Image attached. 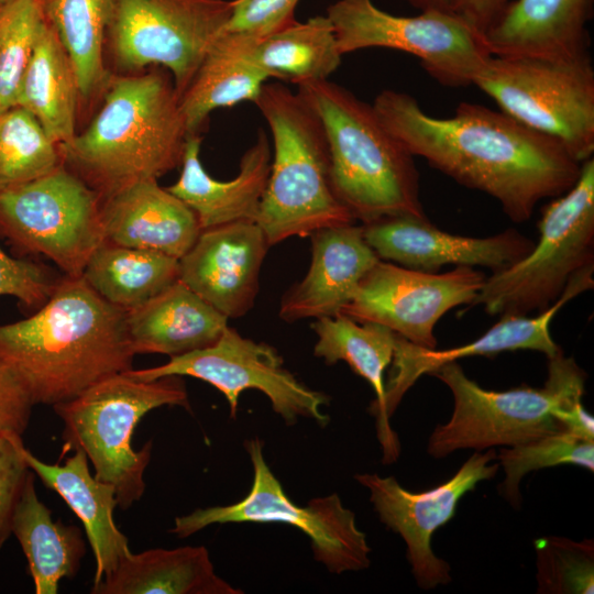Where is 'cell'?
Returning a JSON list of instances; mask_svg holds the SVG:
<instances>
[{"mask_svg":"<svg viewBox=\"0 0 594 594\" xmlns=\"http://www.w3.org/2000/svg\"><path fill=\"white\" fill-rule=\"evenodd\" d=\"M34 406L15 373L0 360V436L26 430Z\"/></svg>","mask_w":594,"mask_h":594,"instance_id":"cell-41","label":"cell"},{"mask_svg":"<svg viewBox=\"0 0 594 594\" xmlns=\"http://www.w3.org/2000/svg\"><path fill=\"white\" fill-rule=\"evenodd\" d=\"M326 15L342 55L373 47L406 52L449 87L473 85L492 56L483 35L452 11L424 10L400 16L372 0H337Z\"/></svg>","mask_w":594,"mask_h":594,"instance_id":"cell-11","label":"cell"},{"mask_svg":"<svg viewBox=\"0 0 594 594\" xmlns=\"http://www.w3.org/2000/svg\"><path fill=\"white\" fill-rule=\"evenodd\" d=\"M229 0H113L106 46L117 68H166L180 97L232 14Z\"/></svg>","mask_w":594,"mask_h":594,"instance_id":"cell-13","label":"cell"},{"mask_svg":"<svg viewBox=\"0 0 594 594\" xmlns=\"http://www.w3.org/2000/svg\"><path fill=\"white\" fill-rule=\"evenodd\" d=\"M81 276L103 299L128 311L178 280L179 262L162 253L103 241Z\"/></svg>","mask_w":594,"mask_h":594,"instance_id":"cell-31","label":"cell"},{"mask_svg":"<svg viewBox=\"0 0 594 594\" xmlns=\"http://www.w3.org/2000/svg\"><path fill=\"white\" fill-rule=\"evenodd\" d=\"M244 447L253 466L248 495L235 504L198 508L176 517L172 534L187 538L215 524H285L306 534L314 558L330 573L358 572L370 566L366 535L338 494L314 498L306 506L297 505L267 465L263 442L254 438L245 441Z\"/></svg>","mask_w":594,"mask_h":594,"instance_id":"cell-10","label":"cell"},{"mask_svg":"<svg viewBox=\"0 0 594 594\" xmlns=\"http://www.w3.org/2000/svg\"><path fill=\"white\" fill-rule=\"evenodd\" d=\"M494 448L474 452L448 481L424 492L404 488L394 476L375 473L354 479L370 492V502L381 522L406 543V558L417 585L432 590L451 582L450 564L437 557L431 540L436 530L455 515L460 499L499 469Z\"/></svg>","mask_w":594,"mask_h":594,"instance_id":"cell-16","label":"cell"},{"mask_svg":"<svg viewBox=\"0 0 594 594\" xmlns=\"http://www.w3.org/2000/svg\"><path fill=\"white\" fill-rule=\"evenodd\" d=\"M254 103L273 139V161L256 223L270 245L354 223L334 194L323 124L297 91L264 84Z\"/></svg>","mask_w":594,"mask_h":594,"instance_id":"cell-5","label":"cell"},{"mask_svg":"<svg viewBox=\"0 0 594 594\" xmlns=\"http://www.w3.org/2000/svg\"><path fill=\"white\" fill-rule=\"evenodd\" d=\"M140 381L177 375L205 381L226 397L230 416L235 418L239 398L243 391L257 389L271 402L273 410L287 425L298 418H308L324 426L329 417L321 408L329 403L326 394L301 383L284 365L275 348L242 337L227 326L211 345L179 356L155 367L125 372Z\"/></svg>","mask_w":594,"mask_h":594,"instance_id":"cell-14","label":"cell"},{"mask_svg":"<svg viewBox=\"0 0 594 594\" xmlns=\"http://www.w3.org/2000/svg\"><path fill=\"white\" fill-rule=\"evenodd\" d=\"M270 246L253 221L204 229L178 260V279L228 319L240 318L254 306Z\"/></svg>","mask_w":594,"mask_h":594,"instance_id":"cell-19","label":"cell"},{"mask_svg":"<svg viewBox=\"0 0 594 594\" xmlns=\"http://www.w3.org/2000/svg\"><path fill=\"white\" fill-rule=\"evenodd\" d=\"M12 534L26 557L36 594H57L61 580L78 572L86 552L81 532L52 518L36 495L32 471L15 507Z\"/></svg>","mask_w":594,"mask_h":594,"instance_id":"cell-30","label":"cell"},{"mask_svg":"<svg viewBox=\"0 0 594 594\" xmlns=\"http://www.w3.org/2000/svg\"><path fill=\"white\" fill-rule=\"evenodd\" d=\"M105 241L180 258L201 229L195 212L157 179L130 184L101 199Z\"/></svg>","mask_w":594,"mask_h":594,"instance_id":"cell-21","label":"cell"},{"mask_svg":"<svg viewBox=\"0 0 594 594\" xmlns=\"http://www.w3.org/2000/svg\"><path fill=\"white\" fill-rule=\"evenodd\" d=\"M453 396L451 418L429 437L427 452L443 459L457 450L484 451L512 447L562 430L556 408L582 403L586 374L562 350L548 359L542 387H515L496 392L469 378L461 365L450 362L432 373Z\"/></svg>","mask_w":594,"mask_h":594,"instance_id":"cell-6","label":"cell"},{"mask_svg":"<svg viewBox=\"0 0 594 594\" xmlns=\"http://www.w3.org/2000/svg\"><path fill=\"white\" fill-rule=\"evenodd\" d=\"M594 0H515L483 34L493 56L562 58L588 53Z\"/></svg>","mask_w":594,"mask_h":594,"instance_id":"cell-23","label":"cell"},{"mask_svg":"<svg viewBox=\"0 0 594 594\" xmlns=\"http://www.w3.org/2000/svg\"><path fill=\"white\" fill-rule=\"evenodd\" d=\"M305 277L286 290L278 316L286 322L333 317L348 305L361 280L381 260L354 223L314 231Z\"/></svg>","mask_w":594,"mask_h":594,"instance_id":"cell-20","label":"cell"},{"mask_svg":"<svg viewBox=\"0 0 594 594\" xmlns=\"http://www.w3.org/2000/svg\"><path fill=\"white\" fill-rule=\"evenodd\" d=\"M362 228L381 260L424 272H438L446 265L497 272L521 260L535 245L515 229L487 238L465 237L438 229L427 217H387Z\"/></svg>","mask_w":594,"mask_h":594,"instance_id":"cell-18","label":"cell"},{"mask_svg":"<svg viewBox=\"0 0 594 594\" xmlns=\"http://www.w3.org/2000/svg\"><path fill=\"white\" fill-rule=\"evenodd\" d=\"M45 23L41 0L0 4V113L16 107L20 85Z\"/></svg>","mask_w":594,"mask_h":594,"instance_id":"cell-36","label":"cell"},{"mask_svg":"<svg viewBox=\"0 0 594 594\" xmlns=\"http://www.w3.org/2000/svg\"><path fill=\"white\" fill-rule=\"evenodd\" d=\"M4 1H7V0H0V4H1L2 2H4Z\"/></svg>","mask_w":594,"mask_h":594,"instance_id":"cell-44","label":"cell"},{"mask_svg":"<svg viewBox=\"0 0 594 594\" xmlns=\"http://www.w3.org/2000/svg\"><path fill=\"white\" fill-rule=\"evenodd\" d=\"M62 164L58 144L28 110L16 106L0 113V193Z\"/></svg>","mask_w":594,"mask_h":594,"instance_id":"cell-34","label":"cell"},{"mask_svg":"<svg viewBox=\"0 0 594 594\" xmlns=\"http://www.w3.org/2000/svg\"><path fill=\"white\" fill-rule=\"evenodd\" d=\"M59 279L32 261L15 258L0 246V296L15 297L25 307H41Z\"/></svg>","mask_w":594,"mask_h":594,"instance_id":"cell-39","label":"cell"},{"mask_svg":"<svg viewBox=\"0 0 594 594\" xmlns=\"http://www.w3.org/2000/svg\"><path fill=\"white\" fill-rule=\"evenodd\" d=\"M92 594H242L220 578L204 546L130 552Z\"/></svg>","mask_w":594,"mask_h":594,"instance_id":"cell-27","label":"cell"},{"mask_svg":"<svg viewBox=\"0 0 594 594\" xmlns=\"http://www.w3.org/2000/svg\"><path fill=\"white\" fill-rule=\"evenodd\" d=\"M538 243L516 263L493 272L472 302L491 315L543 311L569 279L594 264V158L584 161L576 183L541 210Z\"/></svg>","mask_w":594,"mask_h":594,"instance_id":"cell-8","label":"cell"},{"mask_svg":"<svg viewBox=\"0 0 594 594\" xmlns=\"http://www.w3.org/2000/svg\"><path fill=\"white\" fill-rule=\"evenodd\" d=\"M127 311L80 277L59 279L31 317L0 324V360L34 405L55 406L97 382L132 369Z\"/></svg>","mask_w":594,"mask_h":594,"instance_id":"cell-2","label":"cell"},{"mask_svg":"<svg viewBox=\"0 0 594 594\" xmlns=\"http://www.w3.org/2000/svg\"><path fill=\"white\" fill-rule=\"evenodd\" d=\"M372 105L414 156L490 195L514 222L529 220L540 200L564 194L580 176L582 163L557 140L501 110L461 102L452 117L436 118L413 96L391 89Z\"/></svg>","mask_w":594,"mask_h":594,"instance_id":"cell-1","label":"cell"},{"mask_svg":"<svg viewBox=\"0 0 594 594\" xmlns=\"http://www.w3.org/2000/svg\"><path fill=\"white\" fill-rule=\"evenodd\" d=\"M21 437L0 436V550L12 534L15 507L31 472L21 452Z\"/></svg>","mask_w":594,"mask_h":594,"instance_id":"cell-40","label":"cell"},{"mask_svg":"<svg viewBox=\"0 0 594 594\" xmlns=\"http://www.w3.org/2000/svg\"><path fill=\"white\" fill-rule=\"evenodd\" d=\"M299 0H233L223 31L260 40L295 22Z\"/></svg>","mask_w":594,"mask_h":594,"instance_id":"cell-38","label":"cell"},{"mask_svg":"<svg viewBox=\"0 0 594 594\" xmlns=\"http://www.w3.org/2000/svg\"><path fill=\"white\" fill-rule=\"evenodd\" d=\"M508 2V0H453L452 12L483 35Z\"/></svg>","mask_w":594,"mask_h":594,"instance_id":"cell-42","label":"cell"},{"mask_svg":"<svg viewBox=\"0 0 594 594\" xmlns=\"http://www.w3.org/2000/svg\"><path fill=\"white\" fill-rule=\"evenodd\" d=\"M254 41L222 31L210 46L179 97L189 135H200L215 109L256 100L270 77L250 56Z\"/></svg>","mask_w":594,"mask_h":594,"instance_id":"cell-28","label":"cell"},{"mask_svg":"<svg viewBox=\"0 0 594 594\" xmlns=\"http://www.w3.org/2000/svg\"><path fill=\"white\" fill-rule=\"evenodd\" d=\"M79 98L73 63L46 21L20 85L16 106L28 110L47 136L61 145L76 134Z\"/></svg>","mask_w":594,"mask_h":594,"instance_id":"cell-29","label":"cell"},{"mask_svg":"<svg viewBox=\"0 0 594 594\" xmlns=\"http://www.w3.org/2000/svg\"><path fill=\"white\" fill-rule=\"evenodd\" d=\"M311 328L317 334L314 348L317 358L330 365L345 362L372 386L375 399L369 410L376 418L383 462L393 463L399 455L400 446L385 410L384 373L393 360L396 333L381 323L358 322L342 314L318 318Z\"/></svg>","mask_w":594,"mask_h":594,"instance_id":"cell-26","label":"cell"},{"mask_svg":"<svg viewBox=\"0 0 594 594\" xmlns=\"http://www.w3.org/2000/svg\"><path fill=\"white\" fill-rule=\"evenodd\" d=\"M100 110L81 133L58 145L63 164L101 199L182 165L189 136L168 75H109Z\"/></svg>","mask_w":594,"mask_h":594,"instance_id":"cell-3","label":"cell"},{"mask_svg":"<svg viewBox=\"0 0 594 594\" xmlns=\"http://www.w3.org/2000/svg\"><path fill=\"white\" fill-rule=\"evenodd\" d=\"M0 235L16 250L42 254L80 277L105 241L101 198L62 164L0 193Z\"/></svg>","mask_w":594,"mask_h":594,"instance_id":"cell-12","label":"cell"},{"mask_svg":"<svg viewBox=\"0 0 594 594\" xmlns=\"http://www.w3.org/2000/svg\"><path fill=\"white\" fill-rule=\"evenodd\" d=\"M75 453L64 464L41 461L24 444L22 455L45 486L55 491L84 525L87 539L94 551L96 572L94 584L109 576L120 561L131 552L129 540L113 520L117 504L112 485L91 475L86 453L75 448Z\"/></svg>","mask_w":594,"mask_h":594,"instance_id":"cell-24","label":"cell"},{"mask_svg":"<svg viewBox=\"0 0 594 594\" xmlns=\"http://www.w3.org/2000/svg\"><path fill=\"white\" fill-rule=\"evenodd\" d=\"M538 594H592L594 592L593 539L541 537L534 542Z\"/></svg>","mask_w":594,"mask_h":594,"instance_id":"cell-37","label":"cell"},{"mask_svg":"<svg viewBox=\"0 0 594 594\" xmlns=\"http://www.w3.org/2000/svg\"><path fill=\"white\" fill-rule=\"evenodd\" d=\"M474 86L499 110L557 140L580 163L594 154V68L572 57L491 56Z\"/></svg>","mask_w":594,"mask_h":594,"instance_id":"cell-9","label":"cell"},{"mask_svg":"<svg viewBox=\"0 0 594 594\" xmlns=\"http://www.w3.org/2000/svg\"><path fill=\"white\" fill-rule=\"evenodd\" d=\"M411 7L424 10L452 11L453 0H405Z\"/></svg>","mask_w":594,"mask_h":594,"instance_id":"cell-43","label":"cell"},{"mask_svg":"<svg viewBox=\"0 0 594 594\" xmlns=\"http://www.w3.org/2000/svg\"><path fill=\"white\" fill-rule=\"evenodd\" d=\"M113 0H41L45 20L66 50L80 90L91 99L101 92L109 73L105 65L107 30Z\"/></svg>","mask_w":594,"mask_h":594,"instance_id":"cell-33","label":"cell"},{"mask_svg":"<svg viewBox=\"0 0 594 594\" xmlns=\"http://www.w3.org/2000/svg\"><path fill=\"white\" fill-rule=\"evenodd\" d=\"M594 264L578 271L561 296L538 316L503 315L486 332L473 341L446 350L416 345L396 334L392 369L385 383V410L395 413L405 394L426 374H432L447 363L468 356H494L502 352L532 350L548 359L561 351L550 334V323L571 299L593 287Z\"/></svg>","mask_w":594,"mask_h":594,"instance_id":"cell-17","label":"cell"},{"mask_svg":"<svg viewBox=\"0 0 594 594\" xmlns=\"http://www.w3.org/2000/svg\"><path fill=\"white\" fill-rule=\"evenodd\" d=\"M162 406L190 410L182 376L140 381L125 372L103 378L72 400L53 406L67 446L81 449L98 481L116 490L117 504L129 508L145 492L144 472L152 442L135 451L132 435L140 420Z\"/></svg>","mask_w":594,"mask_h":594,"instance_id":"cell-7","label":"cell"},{"mask_svg":"<svg viewBox=\"0 0 594 594\" xmlns=\"http://www.w3.org/2000/svg\"><path fill=\"white\" fill-rule=\"evenodd\" d=\"M200 144L199 134L188 136L180 176L167 190L195 212L201 230L239 221L256 222L272 162L265 131L258 130L256 141L241 157L238 175L226 182L205 170Z\"/></svg>","mask_w":594,"mask_h":594,"instance_id":"cell-22","label":"cell"},{"mask_svg":"<svg viewBox=\"0 0 594 594\" xmlns=\"http://www.w3.org/2000/svg\"><path fill=\"white\" fill-rule=\"evenodd\" d=\"M228 326L221 315L179 279L127 311L132 349L179 356L213 344Z\"/></svg>","mask_w":594,"mask_h":594,"instance_id":"cell-25","label":"cell"},{"mask_svg":"<svg viewBox=\"0 0 594 594\" xmlns=\"http://www.w3.org/2000/svg\"><path fill=\"white\" fill-rule=\"evenodd\" d=\"M327 136L336 196L362 224L425 218L414 155L392 134L373 105L328 79L298 86Z\"/></svg>","mask_w":594,"mask_h":594,"instance_id":"cell-4","label":"cell"},{"mask_svg":"<svg viewBox=\"0 0 594 594\" xmlns=\"http://www.w3.org/2000/svg\"><path fill=\"white\" fill-rule=\"evenodd\" d=\"M496 459L505 473L499 494L516 509L520 508V482L532 471L572 464L594 471V442L560 430L512 447H502Z\"/></svg>","mask_w":594,"mask_h":594,"instance_id":"cell-35","label":"cell"},{"mask_svg":"<svg viewBox=\"0 0 594 594\" xmlns=\"http://www.w3.org/2000/svg\"><path fill=\"white\" fill-rule=\"evenodd\" d=\"M485 278L471 266L424 272L380 260L340 314L358 322L381 323L416 345L436 349L437 322L449 310L472 305Z\"/></svg>","mask_w":594,"mask_h":594,"instance_id":"cell-15","label":"cell"},{"mask_svg":"<svg viewBox=\"0 0 594 594\" xmlns=\"http://www.w3.org/2000/svg\"><path fill=\"white\" fill-rule=\"evenodd\" d=\"M250 56L270 78L299 86L328 79L343 55L329 18L316 15L254 41Z\"/></svg>","mask_w":594,"mask_h":594,"instance_id":"cell-32","label":"cell"}]
</instances>
